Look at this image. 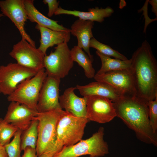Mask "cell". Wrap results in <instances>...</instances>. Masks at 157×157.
Returning <instances> with one entry per match:
<instances>
[{"label":"cell","mask_w":157,"mask_h":157,"mask_svg":"<svg viewBox=\"0 0 157 157\" xmlns=\"http://www.w3.org/2000/svg\"><path fill=\"white\" fill-rule=\"evenodd\" d=\"M130 59L135 97L147 104L157 96V62L147 40L142 43Z\"/></svg>","instance_id":"1"},{"label":"cell","mask_w":157,"mask_h":157,"mask_svg":"<svg viewBox=\"0 0 157 157\" xmlns=\"http://www.w3.org/2000/svg\"><path fill=\"white\" fill-rule=\"evenodd\" d=\"M113 104L117 117L134 132L138 139L157 146V134L150 124L147 104L129 96L123 97Z\"/></svg>","instance_id":"2"},{"label":"cell","mask_w":157,"mask_h":157,"mask_svg":"<svg viewBox=\"0 0 157 157\" xmlns=\"http://www.w3.org/2000/svg\"><path fill=\"white\" fill-rule=\"evenodd\" d=\"M88 120L64 110L58 122L55 143L49 151L38 157H53L65 146L74 144L82 140Z\"/></svg>","instance_id":"3"},{"label":"cell","mask_w":157,"mask_h":157,"mask_svg":"<svg viewBox=\"0 0 157 157\" xmlns=\"http://www.w3.org/2000/svg\"><path fill=\"white\" fill-rule=\"evenodd\" d=\"M63 111L57 109L46 112H38L37 116L33 118L38 122L35 148L38 157L47 154L53 145L57 125Z\"/></svg>","instance_id":"4"},{"label":"cell","mask_w":157,"mask_h":157,"mask_svg":"<svg viewBox=\"0 0 157 157\" xmlns=\"http://www.w3.org/2000/svg\"><path fill=\"white\" fill-rule=\"evenodd\" d=\"M104 128L101 127L89 138L63 147L53 157H78L86 155L91 157L104 156L109 153L108 145L104 139Z\"/></svg>","instance_id":"5"},{"label":"cell","mask_w":157,"mask_h":157,"mask_svg":"<svg viewBox=\"0 0 157 157\" xmlns=\"http://www.w3.org/2000/svg\"><path fill=\"white\" fill-rule=\"evenodd\" d=\"M47 76L45 69L43 68L34 76L24 80L8 96V100L18 102L37 111V105L40 91Z\"/></svg>","instance_id":"6"},{"label":"cell","mask_w":157,"mask_h":157,"mask_svg":"<svg viewBox=\"0 0 157 157\" xmlns=\"http://www.w3.org/2000/svg\"><path fill=\"white\" fill-rule=\"evenodd\" d=\"M54 49L49 55L45 56L44 67L47 76L61 79L68 75L74 62L67 43L57 45Z\"/></svg>","instance_id":"7"},{"label":"cell","mask_w":157,"mask_h":157,"mask_svg":"<svg viewBox=\"0 0 157 157\" xmlns=\"http://www.w3.org/2000/svg\"><path fill=\"white\" fill-rule=\"evenodd\" d=\"M38 72L17 63L0 66V93L9 95L24 80L34 76Z\"/></svg>","instance_id":"8"},{"label":"cell","mask_w":157,"mask_h":157,"mask_svg":"<svg viewBox=\"0 0 157 157\" xmlns=\"http://www.w3.org/2000/svg\"><path fill=\"white\" fill-rule=\"evenodd\" d=\"M9 54L17 64L25 67L37 72L44 68L45 55L38 48L23 38L13 46Z\"/></svg>","instance_id":"9"},{"label":"cell","mask_w":157,"mask_h":157,"mask_svg":"<svg viewBox=\"0 0 157 157\" xmlns=\"http://www.w3.org/2000/svg\"><path fill=\"white\" fill-rule=\"evenodd\" d=\"M116 117L113 102L111 100L97 96L87 97L86 117L89 121L105 123Z\"/></svg>","instance_id":"10"},{"label":"cell","mask_w":157,"mask_h":157,"mask_svg":"<svg viewBox=\"0 0 157 157\" xmlns=\"http://www.w3.org/2000/svg\"><path fill=\"white\" fill-rule=\"evenodd\" d=\"M0 8L3 16L9 18L16 27L22 38L35 47V42L25 30L24 26L28 18L24 8V0H0Z\"/></svg>","instance_id":"11"},{"label":"cell","mask_w":157,"mask_h":157,"mask_svg":"<svg viewBox=\"0 0 157 157\" xmlns=\"http://www.w3.org/2000/svg\"><path fill=\"white\" fill-rule=\"evenodd\" d=\"M60 79L47 76L40 91L37 105L38 112L62 109L59 103Z\"/></svg>","instance_id":"12"},{"label":"cell","mask_w":157,"mask_h":157,"mask_svg":"<svg viewBox=\"0 0 157 157\" xmlns=\"http://www.w3.org/2000/svg\"><path fill=\"white\" fill-rule=\"evenodd\" d=\"M96 81L105 82L113 87L124 96L136 97L134 80L130 69L96 73Z\"/></svg>","instance_id":"13"},{"label":"cell","mask_w":157,"mask_h":157,"mask_svg":"<svg viewBox=\"0 0 157 157\" xmlns=\"http://www.w3.org/2000/svg\"><path fill=\"white\" fill-rule=\"evenodd\" d=\"M38 112L26 106L10 102L3 120L22 131L26 129Z\"/></svg>","instance_id":"14"},{"label":"cell","mask_w":157,"mask_h":157,"mask_svg":"<svg viewBox=\"0 0 157 157\" xmlns=\"http://www.w3.org/2000/svg\"><path fill=\"white\" fill-rule=\"evenodd\" d=\"M76 87L66 89L59 97L61 108L78 117H86L87 97H80L75 93Z\"/></svg>","instance_id":"15"},{"label":"cell","mask_w":157,"mask_h":157,"mask_svg":"<svg viewBox=\"0 0 157 157\" xmlns=\"http://www.w3.org/2000/svg\"><path fill=\"white\" fill-rule=\"evenodd\" d=\"M83 97L97 96L107 98L113 103L124 96L116 88L105 82L96 81L75 87Z\"/></svg>","instance_id":"16"},{"label":"cell","mask_w":157,"mask_h":157,"mask_svg":"<svg viewBox=\"0 0 157 157\" xmlns=\"http://www.w3.org/2000/svg\"><path fill=\"white\" fill-rule=\"evenodd\" d=\"M94 22L78 19L72 24L70 33L76 36L77 39V46L83 49L92 60L93 57L90 53V40L94 38L92 29Z\"/></svg>","instance_id":"17"},{"label":"cell","mask_w":157,"mask_h":157,"mask_svg":"<svg viewBox=\"0 0 157 157\" xmlns=\"http://www.w3.org/2000/svg\"><path fill=\"white\" fill-rule=\"evenodd\" d=\"M35 28L40 32V45L38 48L45 56L48 48L55 45L67 43L70 38V32L53 30L37 24Z\"/></svg>","instance_id":"18"},{"label":"cell","mask_w":157,"mask_h":157,"mask_svg":"<svg viewBox=\"0 0 157 157\" xmlns=\"http://www.w3.org/2000/svg\"><path fill=\"white\" fill-rule=\"evenodd\" d=\"M114 12L113 9L109 6L104 8H99L98 7L90 8L88 9V12L68 10L59 6L54 15H71L78 17V19L82 20L101 23L104 21L105 18L110 17Z\"/></svg>","instance_id":"19"},{"label":"cell","mask_w":157,"mask_h":157,"mask_svg":"<svg viewBox=\"0 0 157 157\" xmlns=\"http://www.w3.org/2000/svg\"><path fill=\"white\" fill-rule=\"evenodd\" d=\"M24 4L28 19L32 22L51 30L60 31L70 32V29L58 23V21L46 17L35 6L33 0H24Z\"/></svg>","instance_id":"20"},{"label":"cell","mask_w":157,"mask_h":157,"mask_svg":"<svg viewBox=\"0 0 157 157\" xmlns=\"http://www.w3.org/2000/svg\"><path fill=\"white\" fill-rule=\"evenodd\" d=\"M96 53L100 58L101 61V68L97 73L101 74L107 72L130 69L131 65V59L123 60L104 55L97 51Z\"/></svg>","instance_id":"21"},{"label":"cell","mask_w":157,"mask_h":157,"mask_svg":"<svg viewBox=\"0 0 157 157\" xmlns=\"http://www.w3.org/2000/svg\"><path fill=\"white\" fill-rule=\"evenodd\" d=\"M70 51L73 61L77 63L82 67L86 77L88 78H94L96 74L92 65L93 60L77 45L74 46Z\"/></svg>","instance_id":"22"},{"label":"cell","mask_w":157,"mask_h":157,"mask_svg":"<svg viewBox=\"0 0 157 157\" xmlns=\"http://www.w3.org/2000/svg\"><path fill=\"white\" fill-rule=\"evenodd\" d=\"M38 122L33 119L28 127L22 131L21 137V148L24 151L28 147L35 149L38 137Z\"/></svg>","instance_id":"23"},{"label":"cell","mask_w":157,"mask_h":157,"mask_svg":"<svg viewBox=\"0 0 157 157\" xmlns=\"http://www.w3.org/2000/svg\"><path fill=\"white\" fill-rule=\"evenodd\" d=\"M90 47L96 49L97 51L106 56L113 57L115 58L123 60H128L126 57L118 51L113 49L109 46L99 42L94 38L90 40Z\"/></svg>","instance_id":"24"},{"label":"cell","mask_w":157,"mask_h":157,"mask_svg":"<svg viewBox=\"0 0 157 157\" xmlns=\"http://www.w3.org/2000/svg\"><path fill=\"white\" fill-rule=\"evenodd\" d=\"M18 129L12 124L0 118V144L4 146L8 144L11 138Z\"/></svg>","instance_id":"25"},{"label":"cell","mask_w":157,"mask_h":157,"mask_svg":"<svg viewBox=\"0 0 157 157\" xmlns=\"http://www.w3.org/2000/svg\"><path fill=\"white\" fill-rule=\"evenodd\" d=\"M22 131L18 129L13 140L4 146L8 157H21V137Z\"/></svg>","instance_id":"26"},{"label":"cell","mask_w":157,"mask_h":157,"mask_svg":"<svg viewBox=\"0 0 157 157\" xmlns=\"http://www.w3.org/2000/svg\"><path fill=\"white\" fill-rule=\"evenodd\" d=\"M147 105L150 124L153 132L157 133V96L154 100L149 101Z\"/></svg>","instance_id":"27"},{"label":"cell","mask_w":157,"mask_h":157,"mask_svg":"<svg viewBox=\"0 0 157 157\" xmlns=\"http://www.w3.org/2000/svg\"><path fill=\"white\" fill-rule=\"evenodd\" d=\"M43 2L48 6V16L52 17L59 7V2L56 0H44Z\"/></svg>","instance_id":"28"},{"label":"cell","mask_w":157,"mask_h":157,"mask_svg":"<svg viewBox=\"0 0 157 157\" xmlns=\"http://www.w3.org/2000/svg\"><path fill=\"white\" fill-rule=\"evenodd\" d=\"M21 157H38L35 149L28 147L24 150V153Z\"/></svg>","instance_id":"29"},{"label":"cell","mask_w":157,"mask_h":157,"mask_svg":"<svg viewBox=\"0 0 157 157\" xmlns=\"http://www.w3.org/2000/svg\"><path fill=\"white\" fill-rule=\"evenodd\" d=\"M148 2L152 6L151 10L157 17V0H148Z\"/></svg>","instance_id":"30"},{"label":"cell","mask_w":157,"mask_h":157,"mask_svg":"<svg viewBox=\"0 0 157 157\" xmlns=\"http://www.w3.org/2000/svg\"><path fill=\"white\" fill-rule=\"evenodd\" d=\"M0 157H8L4 146L0 145Z\"/></svg>","instance_id":"31"},{"label":"cell","mask_w":157,"mask_h":157,"mask_svg":"<svg viewBox=\"0 0 157 157\" xmlns=\"http://www.w3.org/2000/svg\"><path fill=\"white\" fill-rule=\"evenodd\" d=\"M3 15L2 13H0V17L3 16Z\"/></svg>","instance_id":"32"},{"label":"cell","mask_w":157,"mask_h":157,"mask_svg":"<svg viewBox=\"0 0 157 157\" xmlns=\"http://www.w3.org/2000/svg\"><path fill=\"white\" fill-rule=\"evenodd\" d=\"M90 157H91V156H90Z\"/></svg>","instance_id":"33"},{"label":"cell","mask_w":157,"mask_h":157,"mask_svg":"<svg viewBox=\"0 0 157 157\" xmlns=\"http://www.w3.org/2000/svg\"><path fill=\"white\" fill-rule=\"evenodd\" d=\"M0 145H1L0 144Z\"/></svg>","instance_id":"34"}]
</instances>
